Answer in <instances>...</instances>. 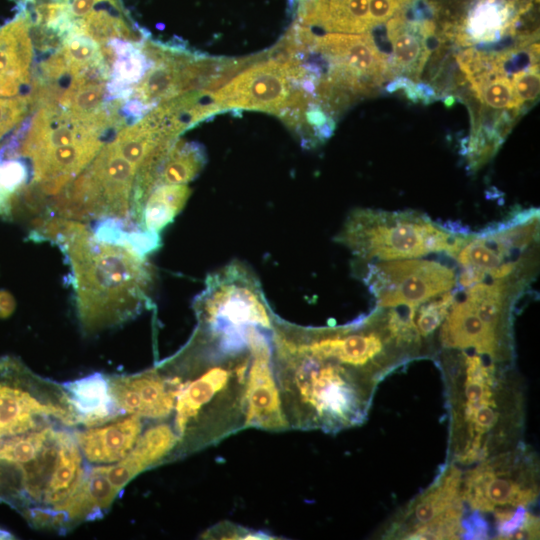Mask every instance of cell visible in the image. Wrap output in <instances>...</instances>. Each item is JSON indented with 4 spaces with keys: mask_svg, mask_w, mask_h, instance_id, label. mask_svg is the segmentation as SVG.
I'll use <instances>...</instances> for the list:
<instances>
[{
    "mask_svg": "<svg viewBox=\"0 0 540 540\" xmlns=\"http://www.w3.org/2000/svg\"><path fill=\"white\" fill-rule=\"evenodd\" d=\"M438 359L449 412L448 463L473 465L522 442L524 394L511 365L453 350Z\"/></svg>",
    "mask_w": 540,
    "mask_h": 540,
    "instance_id": "obj_1",
    "label": "cell"
},
{
    "mask_svg": "<svg viewBox=\"0 0 540 540\" xmlns=\"http://www.w3.org/2000/svg\"><path fill=\"white\" fill-rule=\"evenodd\" d=\"M28 238L51 241L66 256L86 334L120 325L147 307L153 269L145 256L99 240L84 224L59 216L38 219Z\"/></svg>",
    "mask_w": 540,
    "mask_h": 540,
    "instance_id": "obj_2",
    "label": "cell"
},
{
    "mask_svg": "<svg viewBox=\"0 0 540 540\" xmlns=\"http://www.w3.org/2000/svg\"><path fill=\"white\" fill-rule=\"evenodd\" d=\"M271 343L290 428L336 433L366 420L384 378L278 335H271Z\"/></svg>",
    "mask_w": 540,
    "mask_h": 540,
    "instance_id": "obj_3",
    "label": "cell"
},
{
    "mask_svg": "<svg viewBox=\"0 0 540 540\" xmlns=\"http://www.w3.org/2000/svg\"><path fill=\"white\" fill-rule=\"evenodd\" d=\"M466 237L417 211L359 208L347 216L335 240L349 249L354 261L377 262L442 252L454 256Z\"/></svg>",
    "mask_w": 540,
    "mask_h": 540,
    "instance_id": "obj_4",
    "label": "cell"
},
{
    "mask_svg": "<svg viewBox=\"0 0 540 540\" xmlns=\"http://www.w3.org/2000/svg\"><path fill=\"white\" fill-rule=\"evenodd\" d=\"M193 309L197 327L237 339L246 338L252 327L272 332L276 316L254 272L239 261L207 276Z\"/></svg>",
    "mask_w": 540,
    "mask_h": 540,
    "instance_id": "obj_5",
    "label": "cell"
},
{
    "mask_svg": "<svg viewBox=\"0 0 540 540\" xmlns=\"http://www.w3.org/2000/svg\"><path fill=\"white\" fill-rule=\"evenodd\" d=\"M462 493L474 513L526 508L539 497V462L524 442L494 454L463 473Z\"/></svg>",
    "mask_w": 540,
    "mask_h": 540,
    "instance_id": "obj_6",
    "label": "cell"
},
{
    "mask_svg": "<svg viewBox=\"0 0 540 540\" xmlns=\"http://www.w3.org/2000/svg\"><path fill=\"white\" fill-rule=\"evenodd\" d=\"M463 472L446 462L431 485L396 512L380 533L383 539H460L467 536Z\"/></svg>",
    "mask_w": 540,
    "mask_h": 540,
    "instance_id": "obj_7",
    "label": "cell"
},
{
    "mask_svg": "<svg viewBox=\"0 0 540 540\" xmlns=\"http://www.w3.org/2000/svg\"><path fill=\"white\" fill-rule=\"evenodd\" d=\"M44 392L43 381L20 360L0 359V442L47 427L51 420L77 423L66 392L52 398Z\"/></svg>",
    "mask_w": 540,
    "mask_h": 540,
    "instance_id": "obj_8",
    "label": "cell"
},
{
    "mask_svg": "<svg viewBox=\"0 0 540 540\" xmlns=\"http://www.w3.org/2000/svg\"><path fill=\"white\" fill-rule=\"evenodd\" d=\"M353 270L381 308H416L457 283L456 272L447 264L420 258L354 261Z\"/></svg>",
    "mask_w": 540,
    "mask_h": 540,
    "instance_id": "obj_9",
    "label": "cell"
},
{
    "mask_svg": "<svg viewBox=\"0 0 540 540\" xmlns=\"http://www.w3.org/2000/svg\"><path fill=\"white\" fill-rule=\"evenodd\" d=\"M310 50L328 61L325 77L356 97L375 92L392 77L388 58L368 33L315 36Z\"/></svg>",
    "mask_w": 540,
    "mask_h": 540,
    "instance_id": "obj_10",
    "label": "cell"
},
{
    "mask_svg": "<svg viewBox=\"0 0 540 540\" xmlns=\"http://www.w3.org/2000/svg\"><path fill=\"white\" fill-rule=\"evenodd\" d=\"M284 64L258 60L211 92L220 111L226 109L258 110L280 116L296 100L301 88L294 86Z\"/></svg>",
    "mask_w": 540,
    "mask_h": 540,
    "instance_id": "obj_11",
    "label": "cell"
},
{
    "mask_svg": "<svg viewBox=\"0 0 540 540\" xmlns=\"http://www.w3.org/2000/svg\"><path fill=\"white\" fill-rule=\"evenodd\" d=\"M250 363L245 384V428L290 429L272 359L271 332L249 328Z\"/></svg>",
    "mask_w": 540,
    "mask_h": 540,
    "instance_id": "obj_12",
    "label": "cell"
},
{
    "mask_svg": "<svg viewBox=\"0 0 540 540\" xmlns=\"http://www.w3.org/2000/svg\"><path fill=\"white\" fill-rule=\"evenodd\" d=\"M182 382L181 377H167L158 369L109 378L119 411L148 419H163L174 412Z\"/></svg>",
    "mask_w": 540,
    "mask_h": 540,
    "instance_id": "obj_13",
    "label": "cell"
},
{
    "mask_svg": "<svg viewBox=\"0 0 540 540\" xmlns=\"http://www.w3.org/2000/svg\"><path fill=\"white\" fill-rule=\"evenodd\" d=\"M119 490L107 475V465L84 471L78 486L55 507L36 508L33 521L37 526L62 528L69 523L100 518L116 499Z\"/></svg>",
    "mask_w": 540,
    "mask_h": 540,
    "instance_id": "obj_14",
    "label": "cell"
},
{
    "mask_svg": "<svg viewBox=\"0 0 540 540\" xmlns=\"http://www.w3.org/2000/svg\"><path fill=\"white\" fill-rule=\"evenodd\" d=\"M140 417L130 415L112 423L74 434L77 445L89 463L112 464L122 460L142 433Z\"/></svg>",
    "mask_w": 540,
    "mask_h": 540,
    "instance_id": "obj_15",
    "label": "cell"
},
{
    "mask_svg": "<svg viewBox=\"0 0 540 540\" xmlns=\"http://www.w3.org/2000/svg\"><path fill=\"white\" fill-rule=\"evenodd\" d=\"M179 444L180 438L174 427L166 423L152 425L141 433L122 460L107 466L108 478L120 491L138 474L170 456Z\"/></svg>",
    "mask_w": 540,
    "mask_h": 540,
    "instance_id": "obj_16",
    "label": "cell"
},
{
    "mask_svg": "<svg viewBox=\"0 0 540 540\" xmlns=\"http://www.w3.org/2000/svg\"><path fill=\"white\" fill-rule=\"evenodd\" d=\"M370 0H300L299 18L329 32L361 34L372 29Z\"/></svg>",
    "mask_w": 540,
    "mask_h": 540,
    "instance_id": "obj_17",
    "label": "cell"
},
{
    "mask_svg": "<svg viewBox=\"0 0 540 540\" xmlns=\"http://www.w3.org/2000/svg\"><path fill=\"white\" fill-rule=\"evenodd\" d=\"M31 60L28 21L21 16L0 28V97L16 96L29 83Z\"/></svg>",
    "mask_w": 540,
    "mask_h": 540,
    "instance_id": "obj_18",
    "label": "cell"
},
{
    "mask_svg": "<svg viewBox=\"0 0 540 540\" xmlns=\"http://www.w3.org/2000/svg\"><path fill=\"white\" fill-rule=\"evenodd\" d=\"M63 389L76 414L77 423L101 425L121 413L112 396L109 377L102 373L69 381L63 384Z\"/></svg>",
    "mask_w": 540,
    "mask_h": 540,
    "instance_id": "obj_19",
    "label": "cell"
},
{
    "mask_svg": "<svg viewBox=\"0 0 540 540\" xmlns=\"http://www.w3.org/2000/svg\"><path fill=\"white\" fill-rule=\"evenodd\" d=\"M149 52L155 56L157 63L136 87V96L146 102H163L177 97L182 68L189 56L156 47L149 49Z\"/></svg>",
    "mask_w": 540,
    "mask_h": 540,
    "instance_id": "obj_20",
    "label": "cell"
},
{
    "mask_svg": "<svg viewBox=\"0 0 540 540\" xmlns=\"http://www.w3.org/2000/svg\"><path fill=\"white\" fill-rule=\"evenodd\" d=\"M190 193V188L186 184L156 186L142 207L140 228L159 235V232L182 210Z\"/></svg>",
    "mask_w": 540,
    "mask_h": 540,
    "instance_id": "obj_21",
    "label": "cell"
},
{
    "mask_svg": "<svg viewBox=\"0 0 540 540\" xmlns=\"http://www.w3.org/2000/svg\"><path fill=\"white\" fill-rule=\"evenodd\" d=\"M205 163V152L198 144L175 141L158 166L155 187L187 184L201 172Z\"/></svg>",
    "mask_w": 540,
    "mask_h": 540,
    "instance_id": "obj_22",
    "label": "cell"
},
{
    "mask_svg": "<svg viewBox=\"0 0 540 540\" xmlns=\"http://www.w3.org/2000/svg\"><path fill=\"white\" fill-rule=\"evenodd\" d=\"M454 298L455 291L451 289L431 298L414 310L413 320L424 342L427 357L430 356L432 337L445 319Z\"/></svg>",
    "mask_w": 540,
    "mask_h": 540,
    "instance_id": "obj_23",
    "label": "cell"
},
{
    "mask_svg": "<svg viewBox=\"0 0 540 540\" xmlns=\"http://www.w3.org/2000/svg\"><path fill=\"white\" fill-rule=\"evenodd\" d=\"M495 518V538L536 539L539 538V519L526 508L498 509Z\"/></svg>",
    "mask_w": 540,
    "mask_h": 540,
    "instance_id": "obj_24",
    "label": "cell"
},
{
    "mask_svg": "<svg viewBox=\"0 0 540 540\" xmlns=\"http://www.w3.org/2000/svg\"><path fill=\"white\" fill-rule=\"evenodd\" d=\"M511 83L522 108L525 104L533 103L539 95V68L538 64L513 73Z\"/></svg>",
    "mask_w": 540,
    "mask_h": 540,
    "instance_id": "obj_25",
    "label": "cell"
},
{
    "mask_svg": "<svg viewBox=\"0 0 540 540\" xmlns=\"http://www.w3.org/2000/svg\"><path fill=\"white\" fill-rule=\"evenodd\" d=\"M28 104L26 97H0V139L22 121Z\"/></svg>",
    "mask_w": 540,
    "mask_h": 540,
    "instance_id": "obj_26",
    "label": "cell"
},
{
    "mask_svg": "<svg viewBox=\"0 0 540 540\" xmlns=\"http://www.w3.org/2000/svg\"><path fill=\"white\" fill-rule=\"evenodd\" d=\"M144 61L139 51L132 49L128 54H123L115 64L114 85L119 87L137 81L143 73Z\"/></svg>",
    "mask_w": 540,
    "mask_h": 540,
    "instance_id": "obj_27",
    "label": "cell"
},
{
    "mask_svg": "<svg viewBox=\"0 0 540 540\" xmlns=\"http://www.w3.org/2000/svg\"><path fill=\"white\" fill-rule=\"evenodd\" d=\"M416 0H370L369 14L373 28L384 24Z\"/></svg>",
    "mask_w": 540,
    "mask_h": 540,
    "instance_id": "obj_28",
    "label": "cell"
},
{
    "mask_svg": "<svg viewBox=\"0 0 540 540\" xmlns=\"http://www.w3.org/2000/svg\"><path fill=\"white\" fill-rule=\"evenodd\" d=\"M23 496L20 469L7 461L0 460V497Z\"/></svg>",
    "mask_w": 540,
    "mask_h": 540,
    "instance_id": "obj_29",
    "label": "cell"
},
{
    "mask_svg": "<svg viewBox=\"0 0 540 540\" xmlns=\"http://www.w3.org/2000/svg\"><path fill=\"white\" fill-rule=\"evenodd\" d=\"M207 538L220 539H269V535L263 532H255L246 528L234 526L230 523H221L210 529L206 534Z\"/></svg>",
    "mask_w": 540,
    "mask_h": 540,
    "instance_id": "obj_30",
    "label": "cell"
},
{
    "mask_svg": "<svg viewBox=\"0 0 540 540\" xmlns=\"http://www.w3.org/2000/svg\"><path fill=\"white\" fill-rule=\"evenodd\" d=\"M16 302L13 295L6 291L0 290V318H8L15 310Z\"/></svg>",
    "mask_w": 540,
    "mask_h": 540,
    "instance_id": "obj_31",
    "label": "cell"
},
{
    "mask_svg": "<svg viewBox=\"0 0 540 540\" xmlns=\"http://www.w3.org/2000/svg\"><path fill=\"white\" fill-rule=\"evenodd\" d=\"M11 538H13V536L10 532L0 528V539H11Z\"/></svg>",
    "mask_w": 540,
    "mask_h": 540,
    "instance_id": "obj_32",
    "label": "cell"
}]
</instances>
